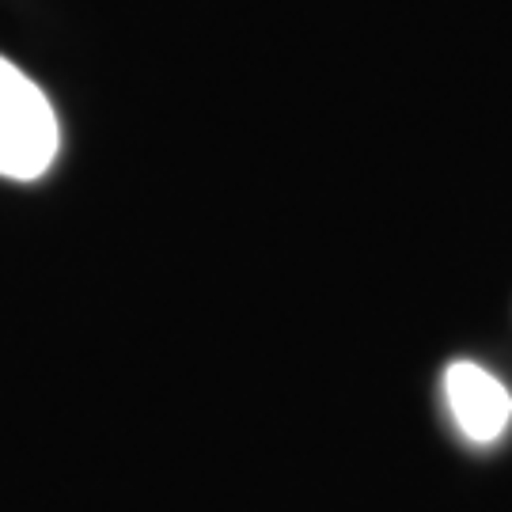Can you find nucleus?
<instances>
[{
    "label": "nucleus",
    "instance_id": "obj_1",
    "mask_svg": "<svg viewBox=\"0 0 512 512\" xmlns=\"http://www.w3.org/2000/svg\"><path fill=\"white\" fill-rule=\"evenodd\" d=\"M57 148L54 103L19 65L0 57V179L35 183L54 167Z\"/></svg>",
    "mask_w": 512,
    "mask_h": 512
},
{
    "label": "nucleus",
    "instance_id": "obj_2",
    "mask_svg": "<svg viewBox=\"0 0 512 512\" xmlns=\"http://www.w3.org/2000/svg\"><path fill=\"white\" fill-rule=\"evenodd\" d=\"M444 399L456 429L471 444H494L512 421V391L490 368L475 361H452L444 368Z\"/></svg>",
    "mask_w": 512,
    "mask_h": 512
}]
</instances>
